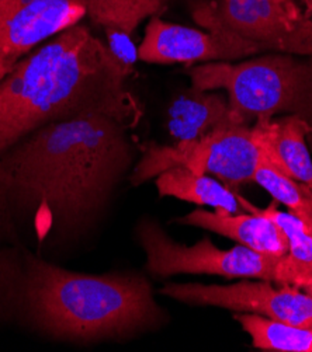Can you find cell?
<instances>
[{"label":"cell","mask_w":312,"mask_h":352,"mask_svg":"<svg viewBox=\"0 0 312 352\" xmlns=\"http://www.w3.org/2000/svg\"><path fill=\"white\" fill-rule=\"evenodd\" d=\"M294 287H298L300 289H304V292L306 295H309L311 299H312V274H308V275H304V276L298 278L295 280Z\"/></svg>","instance_id":"18"},{"label":"cell","mask_w":312,"mask_h":352,"mask_svg":"<svg viewBox=\"0 0 312 352\" xmlns=\"http://www.w3.org/2000/svg\"><path fill=\"white\" fill-rule=\"evenodd\" d=\"M128 74L87 27L58 34L0 80V155L54 122L104 114L131 125L140 110L125 89Z\"/></svg>","instance_id":"2"},{"label":"cell","mask_w":312,"mask_h":352,"mask_svg":"<svg viewBox=\"0 0 312 352\" xmlns=\"http://www.w3.org/2000/svg\"><path fill=\"white\" fill-rule=\"evenodd\" d=\"M264 157L289 177L312 186V160L306 146L309 126L295 116L259 118L252 128Z\"/></svg>","instance_id":"11"},{"label":"cell","mask_w":312,"mask_h":352,"mask_svg":"<svg viewBox=\"0 0 312 352\" xmlns=\"http://www.w3.org/2000/svg\"><path fill=\"white\" fill-rule=\"evenodd\" d=\"M263 157L253 129L232 125L173 146L151 148L138 163L132 183L147 182L171 167H185L197 174H213L225 184L238 186L253 182Z\"/></svg>","instance_id":"5"},{"label":"cell","mask_w":312,"mask_h":352,"mask_svg":"<svg viewBox=\"0 0 312 352\" xmlns=\"http://www.w3.org/2000/svg\"><path fill=\"white\" fill-rule=\"evenodd\" d=\"M0 316L69 341L120 338L165 319L143 276L67 271L20 249L0 252Z\"/></svg>","instance_id":"3"},{"label":"cell","mask_w":312,"mask_h":352,"mask_svg":"<svg viewBox=\"0 0 312 352\" xmlns=\"http://www.w3.org/2000/svg\"><path fill=\"white\" fill-rule=\"evenodd\" d=\"M279 2H282V3H284V5H289V6H294L295 3L293 2V0H279Z\"/></svg>","instance_id":"20"},{"label":"cell","mask_w":312,"mask_h":352,"mask_svg":"<svg viewBox=\"0 0 312 352\" xmlns=\"http://www.w3.org/2000/svg\"><path fill=\"white\" fill-rule=\"evenodd\" d=\"M178 222L224 234L266 256L284 257L289 253V241L282 229L269 218L256 214H228L221 210L208 212L196 209Z\"/></svg>","instance_id":"12"},{"label":"cell","mask_w":312,"mask_h":352,"mask_svg":"<svg viewBox=\"0 0 312 352\" xmlns=\"http://www.w3.org/2000/svg\"><path fill=\"white\" fill-rule=\"evenodd\" d=\"M247 125L229 107V102L218 93L190 90L180 93L167 110V129L176 142L202 138L216 129Z\"/></svg>","instance_id":"13"},{"label":"cell","mask_w":312,"mask_h":352,"mask_svg":"<svg viewBox=\"0 0 312 352\" xmlns=\"http://www.w3.org/2000/svg\"><path fill=\"white\" fill-rule=\"evenodd\" d=\"M138 239L147 253V268L159 276L210 274L225 278H259L277 283V270L282 257L266 256L245 245L222 250L208 239L200 240L194 245L179 244L149 221H144L138 226Z\"/></svg>","instance_id":"7"},{"label":"cell","mask_w":312,"mask_h":352,"mask_svg":"<svg viewBox=\"0 0 312 352\" xmlns=\"http://www.w3.org/2000/svg\"><path fill=\"white\" fill-rule=\"evenodd\" d=\"M160 294L189 305L218 306L300 327H312V299L294 285L274 288L269 280L233 285L169 284Z\"/></svg>","instance_id":"8"},{"label":"cell","mask_w":312,"mask_h":352,"mask_svg":"<svg viewBox=\"0 0 312 352\" xmlns=\"http://www.w3.org/2000/svg\"><path fill=\"white\" fill-rule=\"evenodd\" d=\"M132 160L127 125L104 114L32 131L0 155V230L31 225L40 243L86 229Z\"/></svg>","instance_id":"1"},{"label":"cell","mask_w":312,"mask_h":352,"mask_svg":"<svg viewBox=\"0 0 312 352\" xmlns=\"http://www.w3.org/2000/svg\"><path fill=\"white\" fill-rule=\"evenodd\" d=\"M194 20L208 31H228L266 51L312 55V21L279 0H216L200 3Z\"/></svg>","instance_id":"6"},{"label":"cell","mask_w":312,"mask_h":352,"mask_svg":"<svg viewBox=\"0 0 312 352\" xmlns=\"http://www.w3.org/2000/svg\"><path fill=\"white\" fill-rule=\"evenodd\" d=\"M87 16L106 30L131 35L145 19L159 16L170 0H81Z\"/></svg>","instance_id":"16"},{"label":"cell","mask_w":312,"mask_h":352,"mask_svg":"<svg viewBox=\"0 0 312 352\" xmlns=\"http://www.w3.org/2000/svg\"><path fill=\"white\" fill-rule=\"evenodd\" d=\"M266 51L262 45L228 31H201L149 19L138 58L148 63H191L198 60H235Z\"/></svg>","instance_id":"9"},{"label":"cell","mask_w":312,"mask_h":352,"mask_svg":"<svg viewBox=\"0 0 312 352\" xmlns=\"http://www.w3.org/2000/svg\"><path fill=\"white\" fill-rule=\"evenodd\" d=\"M235 320L251 336L255 348L280 352H312V327H300L253 313L236 314Z\"/></svg>","instance_id":"15"},{"label":"cell","mask_w":312,"mask_h":352,"mask_svg":"<svg viewBox=\"0 0 312 352\" xmlns=\"http://www.w3.org/2000/svg\"><path fill=\"white\" fill-rule=\"evenodd\" d=\"M253 182L262 186L275 202L284 204L312 232V186L289 177L266 157L258 166Z\"/></svg>","instance_id":"17"},{"label":"cell","mask_w":312,"mask_h":352,"mask_svg":"<svg viewBox=\"0 0 312 352\" xmlns=\"http://www.w3.org/2000/svg\"><path fill=\"white\" fill-rule=\"evenodd\" d=\"M300 56L279 52L196 66L189 72L191 87L225 90L231 110L245 124L275 114L295 116L309 126L312 139V55Z\"/></svg>","instance_id":"4"},{"label":"cell","mask_w":312,"mask_h":352,"mask_svg":"<svg viewBox=\"0 0 312 352\" xmlns=\"http://www.w3.org/2000/svg\"><path fill=\"white\" fill-rule=\"evenodd\" d=\"M8 74H9V70H8V69H6V66L3 65L2 59H0V80H2Z\"/></svg>","instance_id":"19"},{"label":"cell","mask_w":312,"mask_h":352,"mask_svg":"<svg viewBox=\"0 0 312 352\" xmlns=\"http://www.w3.org/2000/svg\"><path fill=\"white\" fill-rule=\"evenodd\" d=\"M85 16L81 0H0V59L10 72L21 56Z\"/></svg>","instance_id":"10"},{"label":"cell","mask_w":312,"mask_h":352,"mask_svg":"<svg viewBox=\"0 0 312 352\" xmlns=\"http://www.w3.org/2000/svg\"><path fill=\"white\" fill-rule=\"evenodd\" d=\"M156 187L160 197H175L214 210L240 214V204L225 184L207 174H197L185 167H171L158 174Z\"/></svg>","instance_id":"14"},{"label":"cell","mask_w":312,"mask_h":352,"mask_svg":"<svg viewBox=\"0 0 312 352\" xmlns=\"http://www.w3.org/2000/svg\"><path fill=\"white\" fill-rule=\"evenodd\" d=\"M306 6L309 8V10H312V0H306Z\"/></svg>","instance_id":"21"}]
</instances>
